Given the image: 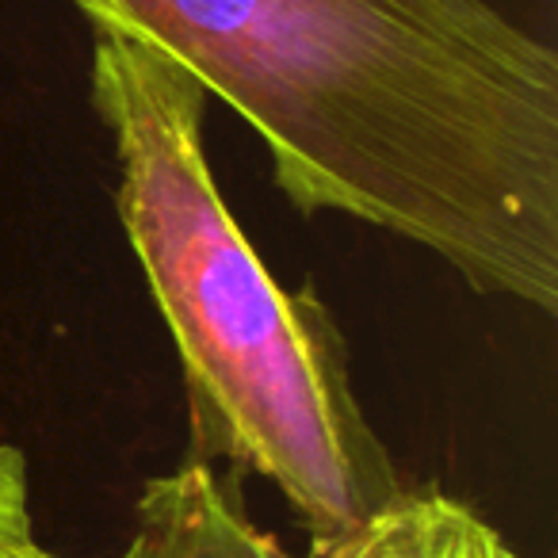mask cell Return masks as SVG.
Here are the masks:
<instances>
[{
  "mask_svg": "<svg viewBox=\"0 0 558 558\" xmlns=\"http://www.w3.org/2000/svg\"><path fill=\"white\" fill-rule=\"evenodd\" d=\"M253 126L303 215L558 311V54L489 0H73Z\"/></svg>",
  "mask_w": 558,
  "mask_h": 558,
  "instance_id": "6da1fadb",
  "label": "cell"
},
{
  "mask_svg": "<svg viewBox=\"0 0 558 558\" xmlns=\"http://www.w3.org/2000/svg\"><path fill=\"white\" fill-rule=\"evenodd\" d=\"M93 104L116 207L177 344L199 463L271 482L311 543L364 532L405 482L352 387L318 291H288L230 215L203 154L207 93L157 50L96 32Z\"/></svg>",
  "mask_w": 558,
  "mask_h": 558,
  "instance_id": "7a4b0ae2",
  "label": "cell"
},
{
  "mask_svg": "<svg viewBox=\"0 0 558 558\" xmlns=\"http://www.w3.org/2000/svg\"><path fill=\"white\" fill-rule=\"evenodd\" d=\"M35 547L27 459L16 444H0V558H24Z\"/></svg>",
  "mask_w": 558,
  "mask_h": 558,
  "instance_id": "3957f363",
  "label": "cell"
},
{
  "mask_svg": "<svg viewBox=\"0 0 558 558\" xmlns=\"http://www.w3.org/2000/svg\"><path fill=\"white\" fill-rule=\"evenodd\" d=\"M501 550H505L501 532L494 524H486L471 505H463L459 497L448 494L436 558H497Z\"/></svg>",
  "mask_w": 558,
  "mask_h": 558,
  "instance_id": "277c9868",
  "label": "cell"
},
{
  "mask_svg": "<svg viewBox=\"0 0 558 558\" xmlns=\"http://www.w3.org/2000/svg\"><path fill=\"white\" fill-rule=\"evenodd\" d=\"M39 550H43V543H39V547H35V550H27L24 558H39Z\"/></svg>",
  "mask_w": 558,
  "mask_h": 558,
  "instance_id": "5b68a950",
  "label": "cell"
}]
</instances>
